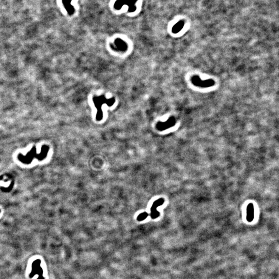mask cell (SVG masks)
<instances>
[{"label":"cell","instance_id":"1","mask_svg":"<svg viewBox=\"0 0 279 279\" xmlns=\"http://www.w3.org/2000/svg\"><path fill=\"white\" fill-rule=\"evenodd\" d=\"M93 102L95 106L97 108V112L96 118L98 121L102 120L103 118V112L102 111V106L103 104H106L108 107H111L114 105L115 102V98L111 99H107L104 95L99 96H94L93 98Z\"/></svg>","mask_w":279,"mask_h":279},{"label":"cell","instance_id":"2","mask_svg":"<svg viewBox=\"0 0 279 279\" xmlns=\"http://www.w3.org/2000/svg\"><path fill=\"white\" fill-rule=\"evenodd\" d=\"M137 1L138 0H117L114 5V8L115 10H120L124 5H126L129 6L128 12L133 13L135 12L137 9L136 3Z\"/></svg>","mask_w":279,"mask_h":279},{"label":"cell","instance_id":"3","mask_svg":"<svg viewBox=\"0 0 279 279\" xmlns=\"http://www.w3.org/2000/svg\"><path fill=\"white\" fill-rule=\"evenodd\" d=\"M41 260L37 259L35 260L32 264V271L30 273V278H32L34 277L35 275H38V278L37 279H45V277L43 276V268L41 266Z\"/></svg>","mask_w":279,"mask_h":279},{"label":"cell","instance_id":"4","mask_svg":"<svg viewBox=\"0 0 279 279\" xmlns=\"http://www.w3.org/2000/svg\"><path fill=\"white\" fill-rule=\"evenodd\" d=\"M191 81L194 85L201 87H210L215 84V82L213 80H202L198 76H194L191 78Z\"/></svg>","mask_w":279,"mask_h":279},{"label":"cell","instance_id":"5","mask_svg":"<svg viewBox=\"0 0 279 279\" xmlns=\"http://www.w3.org/2000/svg\"><path fill=\"white\" fill-rule=\"evenodd\" d=\"M164 202L165 200L163 199H159L154 202L151 209V213L150 214V216L152 219H156L160 216V213L157 211V208L159 206L162 205Z\"/></svg>","mask_w":279,"mask_h":279},{"label":"cell","instance_id":"6","mask_svg":"<svg viewBox=\"0 0 279 279\" xmlns=\"http://www.w3.org/2000/svg\"><path fill=\"white\" fill-rule=\"evenodd\" d=\"M112 48L118 51H126L128 49L127 43L120 38H117L114 42L113 46L111 45Z\"/></svg>","mask_w":279,"mask_h":279},{"label":"cell","instance_id":"7","mask_svg":"<svg viewBox=\"0 0 279 279\" xmlns=\"http://www.w3.org/2000/svg\"><path fill=\"white\" fill-rule=\"evenodd\" d=\"M176 122V120L174 117H170L168 120H167L165 123H162L161 122L158 123L157 124V128L158 130H165L167 128H170L172 127Z\"/></svg>","mask_w":279,"mask_h":279},{"label":"cell","instance_id":"8","mask_svg":"<svg viewBox=\"0 0 279 279\" xmlns=\"http://www.w3.org/2000/svg\"><path fill=\"white\" fill-rule=\"evenodd\" d=\"M72 0H62V3L63 4L64 7L66 10L68 15L70 16L74 15L75 12V10L74 6L71 4Z\"/></svg>","mask_w":279,"mask_h":279},{"label":"cell","instance_id":"9","mask_svg":"<svg viewBox=\"0 0 279 279\" xmlns=\"http://www.w3.org/2000/svg\"><path fill=\"white\" fill-rule=\"evenodd\" d=\"M254 219V208L252 204H250L247 208V219L249 222H252Z\"/></svg>","mask_w":279,"mask_h":279},{"label":"cell","instance_id":"10","mask_svg":"<svg viewBox=\"0 0 279 279\" xmlns=\"http://www.w3.org/2000/svg\"><path fill=\"white\" fill-rule=\"evenodd\" d=\"M184 26V23L179 22L177 23L173 27L172 29V32L174 33H177L182 30Z\"/></svg>","mask_w":279,"mask_h":279},{"label":"cell","instance_id":"11","mask_svg":"<svg viewBox=\"0 0 279 279\" xmlns=\"http://www.w3.org/2000/svg\"><path fill=\"white\" fill-rule=\"evenodd\" d=\"M148 216V213L144 212V213L140 214L137 217V220L139 221H143L147 218Z\"/></svg>","mask_w":279,"mask_h":279}]
</instances>
